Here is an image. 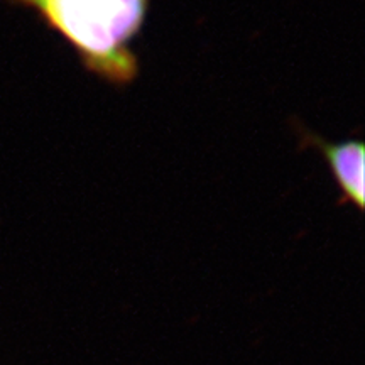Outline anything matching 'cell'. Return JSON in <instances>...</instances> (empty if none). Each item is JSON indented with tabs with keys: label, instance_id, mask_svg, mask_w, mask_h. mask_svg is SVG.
Returning a JSON list of instances; mask_svg holds the SVG:
<instances>
[{
	"label": "cell",
	"instance_id": "6da1fadb",
	"mask_svg": "<svg viewBox=\"0 0 365 365\" xmlns=\"http://www.w3.org/2000/svg\"><path fill=\"white\" fill-rule=\"evenodd\" d=\"M39 14L100 78L127 85L139 71L130 43L143 29L149 0H9Z\"/></svg>",
	"mask_w": 365,
	"mask_h": 365
},
{
	"label": "cell",
	"instance_id": "7a4b0ae2",
	"mask_svg": "<svg viewBox=\"0 0 365 365\" xmlns=\"http://www.w3.org/2000/svg\"><path fill=\"white\" fill-rule=\"evenodd\" d=\"M314 143L325 156L331 175L345 198L359 210H364V144L360 140H344V143L331 144L319 139H314Z\"/></svg>",
	"mask_w": 365,
	"mask_h": 365
}]
</instances>
